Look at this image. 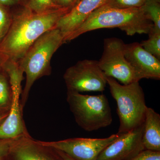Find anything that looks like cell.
<instances>
[{"instance_id":"cell-4","label":"cell","mask_w":160,"mask_h":160,"mask_svg":"<svg viewBox=\"0 0 160 160\" xmlns=\"http://www.w3.org/2000/svg\"><path fill=\"white\" fill-rule=\"evenodd\" d=\"M106 79L112 97L117 105L119 119L118 134L129 132L142 125L148 107L138 81L125 85L113 78L106 76Z\"/></svg>"},{"instance_id":"cell-17","label":"cell","mask_w":160,"mask_h":160,"mask_svg":"<svg viewBox=\"0 0 160 160\" xmlns=\"http://www.w3.org/2000/svg\"><path fill=\"white\" fill-rule=\"evenodd\" d=\"M144 14L151 21L155 29L160 30V5L156 0H147L141 7Z\"/></svg>"},{"instance_id":"cell-15","label":"cell","mask_w":160,"mask_h":160,"mask_svg":"<svg viewBox=\"0 0 160 160\" xmlns=\"http://www.w3.org/2000/svg\"><path fill=\"white\" fill-rule=\"evenodd\" d=\"M2 71L0 72V114H9L12 103V93L8 75Z\"/></svg>"},{"instance_id":"cell-10","label":"cell","mask_w":160,"mask_h":160,"mask_svg":"<svg viewBox=\"0 0 160 160\" xmlns=\"http://www.w3.org/2000/svg\"><path fill=\"white\" fill-rule=\"evenodd\" d=\"M5 160H64L57 149L30 135L15 139Z\"/></svg>"},{"instance_id":"cell-7","label":"cell","mask_w":160,"mask_h":160,"mask_svg":"<svg viewBox=\"0 0 160 160\" xmlns=\"http://www.w3.org/2000/svg\"><path fill=\"white\" fill-rule=\"evenodd\" d=\"M126 44L117 38L104 40L103 52L99 61L100 68L106 77L117 80L122 85H128L140 79L134 69L126 60Z\"/></svg>"},{"instance_id":"cell-11","label":"cell","mask_w":160,"mask_h":160,"mask_svg":"<svg viewBox=\"0 0 160 160\" xmlns=\"http://www.w3.org/2000/svg\"><path fill=\"white\" fill-rule=\"evenodd\" d=\"M144 128V123L129 132L119 134L96 160H130L134 158L145 149L142 141Z\"/></svg>"},{"instance_id":"cell-2","label":"cell","mask_w":160,"mask_h":160,"mask_svg":"<svg viewBox=\"0 0 160 160\" xmlns=\"http://www.w3.org/2000/svg\"><path fill=\"white\" fill-rule=\"evenodd\" d=\"M153 25L140 8L120 9L102 5L89 15L82 25L64 39L74 40L86 32L104 28H118L129 36L148 34Z\"/></svg>"},{"instance_id":"cell-29","label":"cell","mask_w":160,"mask_h":160,"mask_svg":"<svg viewBox=\"0 0 160 160\" xmlns=\"http://www.w3.org/2000/svg\"><path fill=\"white\" fill-rule=\"evenodd\" d=\"M156 1H157L158 2H160V0H156Z\"/></svg>"},{"instance_id":"cell-23","label":"cell","mask_w":160,"mask_h":160,"mask_svg":"<svg viewBox=\"0 0 160 160\" xmlns=\"http://www.w3.org/2000/svg\"><path fill=\"white\" fill-rule=\"evenodd\" d=\"M78 0H58V4L62 7L71 9L78 2Z\"/></svg>"},{"instance_id":"cell-28","label":"cell","mask_w":160,"mask_h":160,"mask_svg":"<svg viewBox=\"0 0 160 160\" xmlns=\"http://www.w3.org/2000/svg\"><path fill=\"white\" fill-rule=\"evenodd\" d=\"M2 70V63H1V62H0V71Z\"/></svg>"},{"instance_id":"cell-16","label":"cell","mask_w":160,"mask_h":160,"mask_svg":"<svg viewBox=\"0 0 160 160\" xmlns=\"http://www.w3.org/2000/svg\"><path fill=\"white\" fill-rule=\"evenodd\" d=\"M148 35L149 38L140 44L146 51L160 60V30L153 27Z\"/></svg>"},{"instance_id":"cell-27","label":"cell","mask_w":160,"mask_h":160,"mask_svg":"<svg viewBox=\"0 0 160 160\" xmlns=\"http://www.w3.org/2000/svg\"><path fill=\"white\" fill-rule=\"evenodd\" d=\"M52 1H53V2H54V3H55L56 4H57V5H58V0H52Z\"/></svg>"},{"instance_id":"cell-25","label":"cell","mask_w":160,"mask_h":160,"mask_svg":"<svg viewBox=\"0 0 160 160\" xmlns=\"http://www.w3.org/2000/svg\"><path fill=\"white\" fill-rule=\"evenodd\" d=\"M58 150V149H57ZM59 153L61 155V156L62 157L64 160H76L72 158L71 157L69 156L68 155L66 154L65 152L60 151V150H58Z\"/></svg>"},{"instance_id":"cell-20","label":"cell","mask_w":160,"mask_h":160,"mask_svg":"<svg viewBox=\"0 0 160 160\" xmlns=\"http://www.w3.org/2000/svg\"><path fill=\"white\" fill-rule=\"evenodd\" d=\"M147 0H107L103 5L120 8H140L144 5Z\"/></svg>"},{"instance_id":"cell-3","label":"cell","mask_w":160,"mask_h":160,"mask_svg":"<svg viewBox=\"0 0 160 160\" xmlns=\"http://www.w3.org/2000/svg\"><path fill=\"white\" fill-rule=\"evenodd\" d=\"M64 43V36L59 29L56 28L52 29L37 40L18 62L26 74V84L21 97L23 109L35 82L43 77L51 74L52 58Z\"/></svg>"},{"instance_id":"cell-8","label":"cell","mask_w":160,"mask_h":160,"mask_svg":"<svg viewBox=\"0 0 160 160\" xmlns=\"http://www.w3.org/2000/svg\"><path fill=\"white\" fill-rule=\"evenodd\" d=\"M67 91L103 92L107 85L106 76L98 61L85 59L66 69L63 76Z\"/></svg>"},{"instance_id":"cell-21","label":"cell","mask_w":160,"mask_h":160,"mask_svg":"<svg viewBox=\"0 0 160 160\" xmlns=\"http://www.w3.org/2000/svg\"><path fill=\"white\" fill-rule=\"evenodd\" d=\"M130 160H160V151L144 149Z\"/></svg>"},{"instance_id":"cell-5","label":"cell","mask_w":160,"mask_h":160,"mask_svg":"<svg viewBox=\"0 0 160 160\" xmlns=\"http://www.w3.org/2000/svg\"><path fill=\"white\" fill-rule=\"evenodd\" d=\"M66 101L76 122L85 131H96L112 123L111 108L105 95H89L67 91Z\"/></svg>"},{"instance_id":"cell-6","label":"cell","mask_w":160,"mask_h":160,"mask_svg":"<svg viewBox=\"0 0 160 160\" xmlns=\"http://www.w3.org/2000/svg\"><path fill=\"white\" fill-rule=\"evenodd\" d=\"M2 69L9 78L12 103L8 116L0 125V139H15L29 134L23 120V109L21 103L24 72L18 62L14 61L4 62L2 64Z\"/></svg>"},{"instance_id":"cell-14","label":"cell","mask_w":160,"mask_h":160,"mask_svg":"<svg viewBox=\"0 0 160 160\" xmlns=\"http://www.w3.org/2000/svg\"><path fill=\"white\" fill-rule=\"evenodd\" d=\"M142 141L145 149L160 151V115L149 107L146 112Z\"/></svg>"},{"instance_id":"cell-13","label":"cell","mask_w":160,"mask_h":160,"mask_svg":"<svg viewBox=\"0 0 160 160\" xmlns=\"http://www.w3.org/2000/svg\"><path fill=\"white\" fill-rule=\"evenodd\" d=\"M107 0H80L58 22L56 28L59 29L64 39L78 28L89 15Z\"/></svg>"},{"instance_id":"cell-18","label":"cell","mask_w":160,"mask_h":160,"mask_svg":"<svg viewBox=\"0 0 160 160\" xmlns=\"http://www.w3.org/2000/svg\"><path fill=\"white\" fill-rule=\"evenodd\" d=\"M26 6L37 12H44L62 7L53 2L52 0H29Z\"/></svg>"},{"instance_id":"cell-24","label":"cell","mask_w":160,"mask_h":160,"mask_svg":"<svg viewBox=\"0 0 160 160\" xmlns=\"http://www.w3.org/2000/svg\"><path fill=\"white\" fill-rule=\"evenodd\" d=\"M21 1L22 0H0V4L7 7L15 5Z\"/></svg>"},{"instance_id":"cell-19","label":"cell","mask_w":160,"mask_h":160,"mask_svg":"<svg viewBox=\"0 0 160 160\" xmlns=\"http://www.w3.org/2000/svg\"><path fill=\"white\" fill-rule=\"evenodd\" d=\"M12 21V17L7 7L0 4V42L9 31Z\"/></svg>"},{"instance_id":"cell-22","label":"cell","mask_w":160,"mask_h":160,"mask_svg":"<svg viewBox=\"0 0 160 160\" xmlns=\"http://www.w3.org/2000/svg\"><path fill=\"white\" fill-rule=\"evenodd\" d=\"M14 139H0V160H5Z\"/></svg>"},{"instance_id":"cell-12","label":"cell","mask_w":160,"mask_h":160,"mask_svg":"<svg viewBox=\"0 0 160 160\" xmlns=\"http://www.w3.org/2000/svg\"><path fill=\"white\" fill-rule=\"evenodd\" d=\"M125 54L140 80L160 79V60L143 49L140 43L126 44Z\"/></svg>"},{"instance_id":"cell-9","label":"cell","mask_w":160,"mask_h":160,"mask_svg":"<svg viewBox=\"0 0 160 160\" xmlns=\"http://www.w3.org/2000/svg\"><path fill=\"white\" fill-rule=\"evenodd\" d=\"M118 137L117 133L104 138H76L53 142H42L65 152L75 160H96L100 153Z\"/></svg>"},{"instance_id":"cell-26","label":"cell","mask_w":160,"mask_h":160,"mask_svg":"<svg viewBox=\"0 0 160 160\" xmlns=\"http://www.w3.org/2000/svg\"><path fill=\"white\" fill-rule=\"evenodd\" d=\"M8 114H0V125L6 119Z\"/></svg>"},{"instance_id":"cell-30","label":"cell","mask_w":160,"mask_h":160,"mask_svg":"<svg viewBox=\"0 0 160 160\" xmlns=\"http://www.w3.org/2000/svg\"><path fill=\"white\" fill-rule=\"evenodd\" d=\"M79 1H80V0H78V2H79ZM78 2H77V3H78ZM77 3H76V4H77Z\"/></svg>"},{"instance_id":"cell-1","label":"cell","mask_w":160,"mask_h":160,"mask_svg":"<svg viewBox=\"0 0 160 160\" xmlns=\"http://www.w3.org/2000/svg\"><path fill=\"white\" fill-rule=\"evenodd\" d=\"M70 9L61 7L42 12L25 6L12 17L7 34L0 42V62H19L30 46L46 32L55 28L61 18Z\"/></svg>"}]
</instances>
